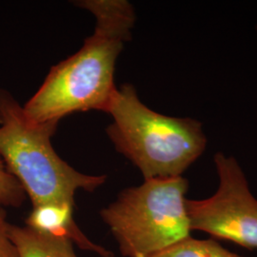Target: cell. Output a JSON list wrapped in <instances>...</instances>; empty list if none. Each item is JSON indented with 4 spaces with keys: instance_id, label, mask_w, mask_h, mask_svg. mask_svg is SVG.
<instances>
[{
    "instance_id": "obj_9",
    "label": "cell",
    "mask_w": 257,
    "mask_h": 257,
    "mask_svg": "<svg viewBox=\"0 0 257 257\" xmlns=\"http://www.w3.org/2000/svg\"><path fill=\"white\" fill-rule=\"evenodd\" d=\"M27 195L18 179L10 173L0 156V204L6 207L19 208Z\"/></svg>"
},
{
    "instance_id": "obj_8",
    "label": "cell",
    "mask_w": 257,
    "mask_h": 257,
    "mask_svg": "<svg viewBox=\"0 0 257 257\" xmlns=\"http://www.w3.org/2000/svg\"><path fill=\"white\" fill-rule=\"evenodd\" d=\"M151 257H247L232 252L215 239H197L192 235L169 246Z\"/></svg>"
},
{
    "instance_id": "obj_4",
    "label": "cell",
    "mask_w": 257,
    "mask_h": 257,
    "mask_svg": "<svg viewBox=\"0 0 257 257\" xmlns=\"http://www.w3.org/2000/svg\"><path fill=\"white\" fill-rule=\"evenodd\" d=\"M183 176L147 179L100 211L123 257H151L192 235Z\"/></svg>"
},
{
    "instance_id": "obj_1",
    "label": "cell",
    "mask_w": 257,
    "mask_h": 257,
    "mask_svg": "<svg viewBox=\"0 0 257 257\" xmlns=\"http://www.w3.org/2000/svg\"><path fill=\"white\" fill-rule=\"evenodd\" d=\"M78 7L91 12L95 28L83 46L49 72L37 92L23 105L35 123H58L79 111L107 109L117 87L114 70L136 23L134 6L126 0H84Z\"/></svg>"
},
{
    "instance_id": "obj_6",
    "label": "cell",
    "mask_w": 257,
    "mask_h": 257,
    "mask_svg": "<svg viewBox=\"0 0 257 257\" xmlns=\"http://www.w3.org/2000/svg\"><path fill=\"white\" fill-rule=\"evenodd\" d=\"M74 205L68 203L35 206L26 218V226L48 235L66 239L74 246L99 257H114L112 251L85 234L74 220Z\"/></svg>"
},
{
    "instance_id": "obj_5",
    "label": "cell",
    "mask_w": 257,
    "mask_h": 257,
    "mask_svg": "<svg viewBox=\"0 0 257 257\" xmlns=\"http://www.w3.org/2000/svg\"><path fill=\"white\" fill-rule=\"evenodd\" d=\"M213 161L218 176L215 193L204 199L187 198L191 230L257 249V199L246 175L234 156L217 152Z\"/></svg>"
},
{
    "instance_id": "obj_7",
    "label": "cell",
    "mask_w": 257,
    "mask_h": 257,
    "mask_svg": "<svg viewBox=\"0 0 257 257\" xmlns=\"http://www.w3.org/2000/svg\"><path fill=\"white\" fill-rule=\"evenodd\" d=\"M10 235L19 257H77L74 244L25 226L12 225Z\"/></svg>"
},
{
    "instance_id": "obj_2",
    "label": "cell",
    "mask_w": 257,
    "mask_h": 257,
    "mask_svg": "<svg viewBox=\"0 0 257 257\" xmlns=\"http://www.w3.org/2000/svg\"><path fill=\"white\" fill-rule=\"evenodd\" d=\"M105 112L112 117L107 128L110 141L144 180L183 176L206 151L208 138L199 120L150 109L131 84L116 89Z\"/></svg>"
},
{
    "instance_id": "obj_10",
    "label": "cell",
    "mask_w": 257,
    "mask_h": 257,
    "mask_svg": "<svg viewBox=\"0 0 257 257\" xmlns=\"http://www.w3.org/2000/svg\"><path fill=\"white\" fill-rule=\"evenodd\" d=\"M10 227L5 207L0 204V257H19L10 235Z\"/></svg>"
},
{
    "instance_id": "obj_3",
    "label": "cell",
    "mask_w": 257,
    "mask_h": 257,
    "mask_svg": "<svg viewBox=\"0 0 257 257\" xmlns=\"http://www.w3.org/2000/svg\"><path fill=\"white\" fill-rule=\"evenodd\" d=\"M58 123H35L15 96L0 88V156L22 186L33 207L49 203L74 205L78 191L94 192L106 175H87L57 155L52 137Z\"/></svg>"
},
{
    "instance_id": "obj_11",
    "label": "cell",
    "mask_w": 257,
    "mask_h": 257,
    "mask_svg": "<svg viewBox=\"0 0 257 257\" xmlns=\"http://www.w3.org/2000/svg\"><path fill=\"white\" fill-rule=\"evenodd\" d=\"M256 31H257V25H256Z\"/></svg>"
}]
</instances>
